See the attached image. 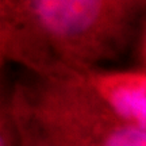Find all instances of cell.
Returning <instances> with one entry per match:
<instances>
[{
  "instance_id": "1",
  "label": "cell",
  "mask_w": 146,
  "mask_h": 146,
  "mask_svg": "<svg viewBox=\"0 0 146 146\" xmlns=\"http://www.w3.org/2000/svg\"><path fill=\"white\" fill-rule=\"evenodd\" d=\"M106 5L107 0H35V12L49 33L72 39L92 30Z\"/></svg>"
},
{
  "instance_id": "2",
  "label": "cell",
  "mask_w": 146,
  "mask_h": 146,
  "mask_svg": "<svg viewBox=\"0 0 146 146\" xmlns=\"http://www.w3.org/2000/svg\"><path fill=\"white\" fill-rule=\"evenodd\" d=\"M106 95L120 116L146 130V77L115 78L107 85Z\"/></svg>"
},
{
  "instance_id": "3",
  "label": "cell",
  "mask_w": 146,
  "mask_h": 146,
  "mask_svg": "<svg viewBox=\"0 0 146 146\" xmlns=\"http://www.w3.org/2000/svg\"><path fill=\"white\" fill-rule=\"evenodd\" d=\"M106 146H146V130L139 127H125L112 133Z\"/></svg>"
}]
</instances>
